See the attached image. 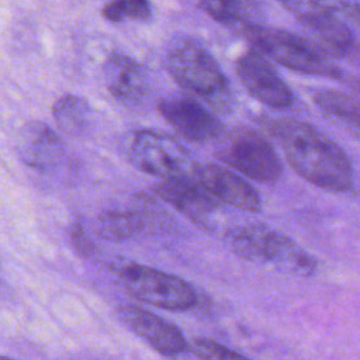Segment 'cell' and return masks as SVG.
Wrapping results in <instances>:
<instances>
[{
  "label": "cell",
  "instance_id": "19",
  "mask_svg": "<svg viewBox=\"0 0 360 360\" xmlns=\"http://www.w3.org/2000/svg\"><path fill=\"white\" fill-rule=\"evenodd\" d=\"M143 228V219L136 212L114 211L100 218V231L108 239L122 240L135 236Z\"/></svg>",
  "mask_w": 360,
  "mask_h": 360
},
{
  "label": "cell",
  "instance_id": "16",
  "mask_svg": "<svg viewBox=\"0 0 360 360\" xmlns=\"http://www.w3.org/2000/svg\"><path fill=\"white\" fill-rule=\"evenodd\" d=\"M316 105L360 139V83L357 96L338 90H319L314 94Z\"/></svg>",
  "mask_w": 360,
  "mask_h": 360
},
{
  "label": "cell",
  "instance_id": "2",
  "mask_svg": "<svg viewBox=\"0 0 360 360\" xmlns=\"http://www.w3.org/2000/svg\"><path fill=\"white\" fill-rule=\"evenodd\" d=\"M240 32L250 44H253L257 52L270 56L288 69L332 79L342 76L338 66H335L316 45H312L301 37L259 24L249 25Z\"/></svg>",
  "mask_w": 360,
  "mask_h": 360
},
{
  "label": "cell",
  "instance_id": "21",
  "mask_svg": "<svg viewBox=\"0 0 360 360\" xmlns=\"http://www.w3.org/2000/svg\"><path fill=\"white\" fill-rule=\"evenodd\" d=\"M193 350L201 360H249L211 339H197Z\"/></svg>",
  "mask_w": 360,
  "mask_h": 360
},
{
  "label": "cell",
  "instance_id": "22",
  "mask_svg": "<svg viewBox=\"0 0 360 360\" xmlns=\"http://www.w3.org/2000/svg\"><path fill=\"white\" fill-rule=\"evenodd\" d=\"M72 240H73L75 246L79 249L80 253H83V255H90L91 253L93 245L87 239V235H86V232L83 231V228L80 225H76L73 228V231H72Z\"/></svg>",
  "mask_w": 360,
  "mask_h": 360
},
{
  "label": "cell",
  "instance_id": "15",
  "mask_svg": "<svg viewBox=\"0 0 360 360\" xmlns=\"http://www.w3.org/2000/svg\"><path fill=\"white\" fill-rule=\"evenodd\" d=\"M62 143L59 138L44 124L31 122L21 134L22 159L35 169L53 166L62 156Z\"/></svg>",
  "mask_w": 360,
  "mask_h": 360
},
{
  "label": "cell",
  "instance_id": "11",
  "mask_svg": "<svg viewBox=\"0 0 360 360\" xmlns=\"http://www.w3.org/2000/svg\"><path fill=\"white\" fill-rule=\"evenodd\" d=\"M193 176L217 201L243 211L260 210V198L256 190L232 170L208 163L193 169Z\"/></svg>",
  "mask_w": 360,
  "mask_h": 360
},
{
  "label": "cell",
  "instance_id": "17",
  "mask_svg": "<svg viewBox=\"0 0 360 360\" xmlns=\"http://www.w3.org/2000/svg\"><path fill=\"white\" fill-rule=\"evenodd\" d=\"M198 6L214 20L239 31L255 24L256 4L250 1H201Z\"/></svg>",
  "mask_w": 360,
  "mask_h": 360
},
{
  "label": "cell",
  "instance_id": "1",
  "mask_svg": "<svg viewBox=\"0 0 360 360\" xmlns=\"http://www.w3.org/2000/svg\"><path fill=\"white\" fill-rule=\"evenodd\" d=\"M264 127L281 145L291 167L311 184L328 191H346L353 184L350 159L326 135L295 120H266Z\"/></svg>",
  "mask_w": 360,
  "mask_h": 360
},
{
  "label": "cell",
  "instance_id": "3",
  "mask_svg": "<svg viewBox=\"0 0 360 360\" xmlns=\"http://www.w3.org/2000/svg\"><path fill=\"white\" fill-rule=\"evenodd\" d=\"M283 6L314 37L323 52L360 62V44L336 3L309 0L287 1Z\"/></svg>",
  "mask_w": 360,
  "mask_h": 360
},
{
  "label": "cell",
  "instance_id": "5",
  "mask_svg": "<svg viewBox=\"0 0 360 360\" xmlns=\"http://www.w3.org/2000/svg\"><path fill=\"white\" fill-rule=\"evenodd\" d=\"M229 246L235 255L252 262H273L287 264L292 270L309 273L315 260L298 249L288 238L262 225H249L233 229Z\"/></svg>",
  "mask_w": 360,
  "mask_h": 360
},
{
  "label": "cell",
  "instance_id": "18",
  "mask_svg": "<svg viewBox=\"0 0 360 360\" xmlns=\"http://www.w3.org/2000/svg\"><path fill=\"white\" fill-rule=\"evenodd\" d=\"M53 118L63 131L79 134L90 122V105L77 96L66 94L55 103Z\"/></svg>",
  "mask_w": 360,
  "mask_h": 360
},
{
  "label": "cell",
  "instance_id": "8",
  "mask_svg": "<svg viewBox=\"0 0 360 360\" xmlns=\"http://www.w3.org/2000/svg\"><path fill=\"white\" fill-rule=\"evenodd\" d=\"M127 155L135 167L162 180L188 174V159L181 145L156 131L132 132L127 143Z\"/></svg>",
  "mask_w": 360,
  "mask_h": 360
},
{
  "label": "cell",
  "instance_id": "12",
  "mask_svg": "<svg viewBox=\"0 0 360 360\" xmlns=\"http://www.w3.org/2000/svg\"><path fill=\"white\" fill-rule=\"evenodd\" d=\"M155 190L160 198L197 225H211L217 212V200L201 187L193 174L162 180Z\"/></svg>",
  "mask_w": 360,
  "mask_h": 360
},
{
  "label": "cell",
  "instance_id": "14",
  "mask_svg": "<svg viewBox=\"0 0 360 360\" xmlns=\"http://www.w3.org/2000/svg\"><path fill=\"white\" fill-rule=\"evenodd\" d=\"M110 93L124 104L141 101L149 91V77L143 66L122 53H112L104 65Z\"/></svg>",
  "mask_w": 360,
  "mask_h": 360
},
{
  "label": "cell",
  "instance_id": "23",
  "mask_svg": "<svg viewBox=\"0 0 360 360\" xmlns=\"http://www.w3.org/2000/svg\"><path fill=\"white\" fill-rule=\"evenodd\" d=\"M0 360H11V359H8V357H1V356H0Z\"/></svg>",
  "mask_w": 360,
  "mask_h": 360
},
{
  "label": "cell",
  "instance_id": "9",
  "mask_svg": "<svg viewBox=\"0 0 360 360\" xmlns=\"http://www.w3.org/2000/svg\"><path fill=\"white\" fill-rule=\"evenodd\" d=\"M158 108L176 132L191 142L207 143L225 136L221 121L191 97H169L159 101Z\"/></svg>",
  "mask_w": 360,
  "mask_h": 360
},
{
  "label": "cell",
  "instance_id": "20",
  "mask_svg": "<svg viewBox=\"0 0 360 360\" xmlns=\"http://www.w3.org/2000/svg\"><path fill=\"white\" fill-rule=\"evenodd\" d=\"M104 18L110 21H124V20H146L150 15V4L142 0H122L111 1L103 8Z\"/></svg>",
  "mask_w": 360,
  "mask_h": 360
},
{
  "label": "cell",
  "instance_id": "13",
  "mask_svg": "<svg viewBox=\"0 0 360 360\" xmlns=\"http://www.w3.org/2000/svg\"><path fill=\"white\" fill-rule=\"evenodd\" d=\"M122 321L155 350L165 356H176L186 349V339L179 328L160 316L135 305L120 308Z\"/></svg>",
  "mask_w": 360,
  "mask_h": 360
},
{
  "label": "cell",
  "instance_id": "6",
  "mask_svg": "<svg viewBox=\"0 0 360 360\" xmlns=\"http://www.w3.org/2000/svg\"><path fill=\"white\" fill-rule=\"evenodd\" d=\"M120 277L127 291L146 304L184 311L195 304L194 290L181 278L141 264H125L120 269Z\"/></svg>",
  "mask_w": 360,
  "mask_h": 360
},
{
  "label": "cell",
  "instance_id": "7",
  "mask_svg": "<svg viewBox=\"0 0 360 360\" xmlns=\"http://www.w3.org/2000/svg\"><path fill=\"white\" fill-rule=\"evenodd\" d=\"M218 156L224 163L257 183L273 184L281 174V163L271 145L249 128L232 131Z\"/></svg>",
  "mask_w": 360,
  "mask_h": 360
},
{
  "label": "cell",
  "instance_id": "4",
  "mask_svg": "<svg viewBox=\"0 0 360 360\" xmlns=\"http://www.w3.org/2000/svg\"><path fill=\"white\" fill-rule=\"evenodd\" d=\"M165 65L170 76L184 89L211 100H224L228 84L217 60L200 44L183 39L166 53Z\"/></svg>",
  "mask_w": 360,
  "mask_h": 360
},
{
  "label": "cell",
  "instance_id": "10",
  "mask_svg": "<svg viewBox=\"0 0 360 360\" xmlns=\"http://www.w3.org/2000/svg\"><path fill=\"white\" fill-rule=\"evenodd\" d=\"M236 73L246 90L271 108L292 104V93L274 70L271 63L256 49L242 53L236 60Z\"/></svg>",
  "mask_w": 360,
  "mask_h": 360
}]
</instances>
